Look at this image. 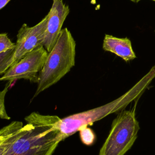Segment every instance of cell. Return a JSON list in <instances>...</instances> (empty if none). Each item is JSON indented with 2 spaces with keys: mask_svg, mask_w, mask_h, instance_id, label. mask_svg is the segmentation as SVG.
Here are the masks:
<instances>
[{
  "mask_svg": "<svg viewBox=\"0 0 155 155\" xmlns=\"http://www.w3.org/2000/svg\"><path fill=\"white\" fill-rule=\"evenodd\" d=\"M70 12L68 5L62 0H53L52 6L48 13V22L43 41V46L48 53L54 47L62 25Z\"/></svg>",
  "mask_w": 155,
  "mask_h": 155,
  "instance_id": "obj_7",
  "label": "cell"
},
{
  "mask_svg": "<svg viewBox=\"0 0 155 155\" xmlns=\"http://www.w3.org/2000/svg\"><path fill=\"white\" fill-rule=\"evenodd\" d=\"M48 54L44 46L38 47L11 66L0 78V81L12 84L17 80L24 79L37 84L39 73L44 65Z\"/></svg>",
  "mask_w": 155,
  "mask_h": 155,
  "instance_id": "obj_5",
  "label": "cell"
},
{
  "mask_svg": "<svg viewBox=\"0 0 155 155\" xmlns=\"http://www.w3.org/2000/svg\"><path fill=\"white\" fill-rule=\"evenodd\" d=\"M102 48L106 51H110L128 62L136 58L133 50L131 41L127 38H119L111 35H105Z\"/></svg>",
  "mask_w": 155,
  "mask_h": 155,
  "instance_id": "obj_8",
  "label": "cell"
},
{
  "mask_svg": "<svg viewBox=\"0 0 155 155\" xmlns=\"http://www.w3.org/2000/svg\"><path fill=\"white\" fill-rule=\"evenodd\" d=\"M11 0H0V10L4 8Z\"/></svg>",
  "mask_w": 155,
  "mask_h": 155,
  "instance_id": "obj_13",
  "label": "cell"
},
{
  "mask_svg": "<svg viewBox=\"0 0 155 155\" xmlns=\"http://www.w3.org/2000/svg\"><path fill=\"white\" fill-rule=\"evenodd\" d=\"M16 44L11 41L7 33H0V54L15 48Z\"/></svg>",
  "mask_w": 155,
  "mask_h": 155,
  "instance_id": "obj_11",
  "label": "cell"
},
{
  "mask_svg": "<svg viewBox=\"0 0 155 155\" xmlns=\"http://www.w3.org/2000/svg\"><path fill=\"white\" fill-rule=\"evenodd\" d=\"M48 15L33 27L24 24L18 30L14 50L12 65H14L28 53L41 46H43V41L47 28Z\"/></svg>",
  "mask_w": 155,
  "mask_h": 155,
  "instance_id": "obj_6",
  "label": "cell"
},
{
  "mask_svg": "<svg viewBox=\"0 0 155 155\" xmlns=\"http://www.w3.org/2000/svg\"><path fill=\"white\" fill-rule=\"evenodd\" d=\"M59 117L33 112L5 155H52L62 141L56 127Z\"/></svg>",
  "mask_w": 155,
  "mask_h": 155,
  "instance_id": "obj_1",
  "label": "cell"
},
{
  "mask_svg": "<svg viewBox=\"0 0 155 155\" xmlns=\"http://www.w3.org/2000/svg\"><path fill=\"white\" fill-rule=\"evenodd\" d=\"M130 1H131L133 2H138L139 1H141V0H130ZM152 1H155V0H152Z\"/></svg>",
  "mask_w": 155,
  "mask_h": 155,
  "instance_id": "obj_15",
  "label": "cell"
},
{
  "mask_svg": "<svg viewBox=\"0 0 155 155\" xmlns=\"http://www.w3.org/2000/svg\"><path fill=\"white\" fill-rule=\"evenodd\" d=\"M139 129L135 107L121 111L113 120L99 155H125L136 140Z\"/></svg>",
  "mask_w": 155,
  "mask_h": 155,
  "instance_id": "obj_4",
  "label": "cell"
},
{
  "mask_svg": "<svg viewBox=\"0 0 155 155\" xmlns=\"http://www.w3.org/2000/svg\"><path fill=\"white\" fill-rule=\"evenodd\" d=\"M155 78V65L128 91L117 99L104 105L59 119L56 124L62 140L83 127L91 125L107 115L123 110L134 100L137 99Z\"/></svg>",
  "mask_w": 155,
  "mask_h": 155,
  "instance_id": "obj_2",
  "label": "cell"
},
{
  "mask_svg": "<svg viewBox=\"0 0 155 155\" xmlns=\"http://www.w3.org/2000/svg\"><path fill=\"white\" fill-rule=\"evenodd\" d=\"M76 41L67 28L62 29L58 41L48 53L39 73L37 88L33 98L56 84L75 65Z\"/></svg>",
  "mask_w": 155,
  "mask_h": 155,
  "instance_id": "obj_3",
  "label": "cell"
},
{
  "mask_svg": "<svg viewBox=\"0 0 155 155\" xmlns=\"http://www.w3.org/2000/svg\"><path fill=\"white\" fill-rule=\"evenodd\" d=\"M15 49L0 54V75L4 74L12 66Z\"/></svg>",
  "mask_w": 155,
  "mask_h": 155,
  "instance_id": "obj_9",
  "label": "cell"
},
{
  "mask_svg": "<svg viewBox=\"0 0 155 155\" xmlns=\"http://www.w3.org/2000/svg\"><path fill=\"white\" fill-rule=\"evenodd\" d=\"M79 131L81 140L84 145L90 146L94 143L96 137L92 129L88 127H85L81 128Z\"/></svg>",
  "mask_w": 155,
  "mask_h": 155,
  "instance_id": "obj_10",
  "label": "cell"
},
{
  "mask_svg": "<svg viewBox=\"0 0 155 155\" xmlns=\"http://www.w3.org/2000/svg\"><path fill=\"white\" fill-rule=\"evenodd\" d=\"M3 136H4V131H3L2 129H1V130H0V140H1V139L2 138Z\"/></svg>",
  "mask_w": 155,
  "mask_h": 155,
  "instance_id": "obj_14",
  "label": "cell"
},
{
  "mask_svg": "<svg viewBox=\"0 0 155 155\" xmlns=\"http://www.w3.org/2000/svg\"><path fill=\"white\" fill-rule=\"evenodd\" d=\"M12 84L9 82L5 84L4 88L0 91V118L4 119H10V116L7 114L5 108V96Z\"/></svg>",
  "mask_w": 155,
  "mask_h": 155,
  "instance_id": "obj_12",
  "label": "cell"
}]
</instances>
